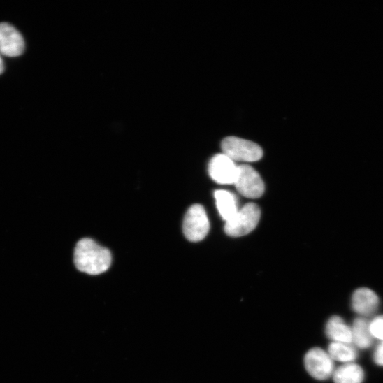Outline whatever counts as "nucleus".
<instances>
[{
    "instance_id": "obj_1",
    "label": "nucleus",
    "mask_w": 383,
    "mask_h": 383,
    "mask_svg": "<svg viewBox=\"0 0 383 383\" xmlns=\"http://www.w3.org/2000/svg\"><path fill=\"white\" fill-rule=\"evenodd\" d=\"M74 261L83 273L96 275L107 271L112 263L110 252L91 238H82L76 245Z\"/></svg>"
},
{
    "instance_id": "obj_2",
    "label": "nucleus",
    "mask_w": 383,
    "mask_h": 383,
    "mask_svg": "<svg viewBox=\"0 0 383 383\" xmlns=\"http://www.w3.org/2000/svg\"><path fill=\"white\" fill-rule=\"evenodd\" d=\"M222 150L234 162H256L263 155L262 149L256 143L236 136L225 138L222 142Z\"/></svg>"
},
{
    "instance_id": "obj_3",
    "label": "nucleus",
    "mask_w": 383,
    "mask_h": 383,
    "mask_svg": "<svg viewBox=\"0 0 383 383\" xmlns=\"http://www.w3.org/2000/svg\"><path fill=\"white\" fill-rule=\"evenodd\" d=\"M261 210L255 203H248L239 209L233 219L226 222L225 233L231 237H240L251 233L258 225Z\"/></svg>"
},
{
    "instance_id": "obj_4",
    "label": "nucleus",
    "mask_w": 383,
    "mask_h": 383,
    "mask_svg": "<svg viewBox=\"0 0 383 383\" xmlns=\"http://www.w3.org/2000/svg\"><path fill=\"white\" fill-rule=\"evenodd\" d=\"M210 231V222L205 208L201 205L192 206L187 212L183 222V232L189 242L203 240Z\"/></svg>"
},
{
    "instance_id": "obj_5",
    "label": "nucleus",
    "mask_w": 383,
    "mask_h": 383,
    "mask_svg": "<svg viewBox=\"0 0 383 383\" xmlns=\"http://www.w3.org/2000/svg\"><path fill=\"white\" fill-rule=\"evenodd\" d=\"M234 185L238 193L247 198H259L264 194L265 185L261 177L254 168L248 165L238 166Z\"/></svg>"
},
{
    "instance_id": "obj_6",
    "label": "nucleus",
    "mask_w": 383,
    "mask_h": 383,
    "mask_svg": "<svg viewBox=\"0 0 383 383\" xmlns=\"http://www.w3.org/2000/svg\"><path fill=\"white\" fill-rule=\"evenodd\" d=\"M305 366L308 373L318 380H326L334 371L333 361L328 352L321 348H313L305 355Z\"/></svg>"
},
{
    "instance_id": "obj_7",
    "label": "nucleus",
    "mask_w": 383,
    "mask_h": 383,
    "mask_svg": "<svg viewBox=\"0 0 383 383\" xmlns=\"http://www.w3.org/2000/svg\"><path fill=\"white\" fill-rule=\"evenodd\" d=\"M24 40L19 31L9 23H0V54L17 57L24 53Z\"/></svg>"
},
{
    "instance_id": "obj_8",
    "label": "nucleus",
    "mask_w": 383,
    "mask_h": 383,
    "mask_svg": "<svg viewBox=\"0 0 383 383\" xmlns=\"http://www.w3.org/2000/svg\"><path fill=\"white\" fill-rule=\"evenodd\" d=\"M237 173L238 166L224 154L215 156L210 162V175L217 183L234 184Z\"/></svg>"
},
{
    "instance_id": "obj_9",
    "label": "nucleus",
    "mask_w": 383,
    "mask_h": 383,
    "mask_svg": "<svg viewBox=\"0 0 383 383\" xmlns=\"http://www.w3.org/2000/svg\"><path fill=\"white\" fill-rule=\"evenodd\" d=\"M379 303L375 292L365 287L356 291L352 297L353 310L362 316L373 315L378 309Z\"/></svg>"
},
{
    "instance_id": "obj_10",
    "label": "nucleus",
    "mask_w": 383,
    "mask_h": 383,
    "mask_svg": "<svg viewBox=\"0 0 383 383\" xmlns=\"http://www.w3.org/2000/svg\"><path fill=\"white\" fill-rule=\"evenodd\" d=\"M325 332L332 342L352 345V328L339 316H333L328 319Z\"/></svg>"
},
{
    "instance_id": "obj_11",
    "label": "nucleus",
    "mask_w": 383,
    "mask_h": 383,
    "mask_svg": "<svg viewBox=\"0 0 383 383\" xmlns=\"http://www.w3.org/2000/svg\"><path fill=\"white\" fill-rule=\"evenodd\" d=\"M215 198L222 219L226 222L233 219L239 210L236 196L227 190L219 189L215 191Z\"/></svg>"
},
{
    "instance_id": "obj_12",
    "label": "nucleus",
    "mask_w": 383,
    "mask_h": 383,
    "mask_svg": "<svg viewBox=\"0 0 383 383\" xmlns=\"http://www.w3.org/2000/svg\"><path fill=\"white\" fill-rule=\"evenodd\" d=\"M332 377L335 383H362L364 372L360 366L348 363L335 369Z\"/></svg>"
},
{
    "instance_id": "obj_13",
    "label": "nucleus",
    "mask_w": 383,
    "mask_h": 383,
    "mask_svg": "<svg viewBox=\"0 0 383 383\" xmlns=\"http://www.w3.org/2000/svg\"><path fill=\"white\" fill-rule=\"evenodd\" d=\"M352 343L360 349L369 348L373 342L370 330V322L363 318H357L352 327Z\"/></svg>"
},
{
    "instance_id": "obj_14",
    "label": "nucleus",
    "mask_w": 383,
    "mask_h": 383,
    "mask_svg": "<svg viewBox=\"0 0 383 383\" xmlns=\"http://www.w3.org/2000/svg\"><path fill=\"white\" fill-rule=\"evenodd\" d=\"M327 352L333 361L343 363H353L357 358V352L352 344L331 342Z\"/></svg>"
},
{
    "instance_id": "obj_15",
    "label": "nucleus",
    "mask_w": 383,
    "mask_h": 383,
    "mask_svg": "<svg viewBox=\"0 0 383 383\" xmlns=\"http://www.w3.org/2000/svg\"><path fill=\"white\" fill-rule=\"evenodd\" d=\"M370 330L374 338L383 342V315L375 317L370 322Z\"/></svg>"
},
{
    "instance_id": "obj_16",
    "label": "nucleus",
    "mask_w": 383,
    "mask_h": 383,
    "mask_svg": "<svg viewBox=\"0 0 383 383\" xmlns=\"http://www.w3.org/2000/svg\"><path fill=\"white\" fill-rule=\"evenodd\" d=\"M373 358L376 364L383 366V342L377 347Z\"/></svg>"
},
{
    "instance_id": "obj_17",
    "label": "nucleus",
    "mask_w": 383,
    "mask_h": 383,
    "mask_svg": "<svg viewBox=\"0 0 383 383\" xmlns=\"http://www.w3.org/2000/svg\"><path fill=\"white\" fill-rule=\"evenodd\" d=\"M4 70H5L4 62L1 55H0V75H1L4 72Z\"/></svg>"
}]
</instances>
